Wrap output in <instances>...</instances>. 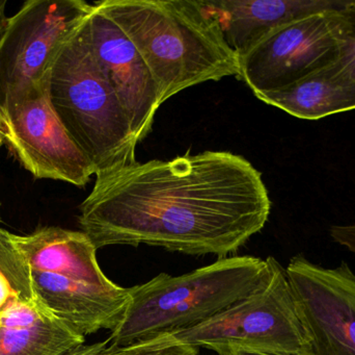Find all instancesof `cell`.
<instances>
[{
	"label": "cell",
	"instance_id": "cell-11",
	"mask_svg": "<svg viewBox=\"0 0 355 355\" xmlns=\"http://www.w3.org/2000/svg\"><path fill=\"white\" fill-rule=\"evenodd\" d=\"M35 299L44 310L79 335L114 331L130 302L128 288L100 287L52 273L31 270Z\"/></svg>",
	"mask_w": 355,
	"mask_h": 355
},
{
	"label": "cell",
	"instance_id": "cell-7",
	"mask_svg": "<svg viewBox=\"0 0 355 355\" xmlns=\"http://www.w3.org/2000/svg\"><path fill=\"white\" fill-rule=\"evenodd\" d=\"M340 10L308 15L267 33L239 58V79L258 95L287 87L338 62Z\"/></svg>",
	"mask_w": 355,
	"mask_h": 355
},
{
	"label": "cell",
	"instance_id": "cell-10",
	"mask_svg": "<svg viewBox=\"0 0 355 355\" xmlns=\"http://www.w3.org/2000/svg\"><path fill=\"white\" fill-rule=\"evenodd\" d=\"M85 33L94 58L139 143L152 131L156 112L162 104L157 85L132 42L96 4L85 22Z\"/></svg>",
	"mask_w": 355,
	"mask_h": 355
},
{
	"label": "cell",
	"instance_id": "cell-18",
	"mask_svg": "<svg viewBox=\"0 0 355 355\" xmlns=\"http://www.w3.org/2000/svg\"><path fill=\"white\" fill-rule=\"evenodd\" d=\"M200 349L190 346H171L159 349L141 350L126 346V347H114L108 346L100 355H198Z\"/></svg>",
	"mask_w": 355,
	"mask_h": 355
},
{
	"label": "cell",
	"instance_id": "cell-19",
	"mask_svg": "<svg viewBox=\"0 0 355 355\" xmlns=\"http://www.w3.org/2000/svg\"><path fill=\"white\" fill-rule=\"evenodd\" d=\"M331 239L355 254V224L334 225L331 231Z\"/></svg>",
	"mask_w": 355,
	"mask_h": 355
},
{
	"label": "cell",
	"instance_id": "cell-3",
	"mask_svg": "<svg viewBox=\"0 0 355 355\" xmlns=\"http://www.w3.org/2000/svg\"><path fill=\"white\" fill-rule=\"evenodd\" d=\"M269 273L267 258L232 256L180 276L160 273L128 288L130 302L122 322L108 337L110 346L126 347L200 324L248 297Z\"/></svg>",
	"mask_w": 355,
	"mask_h": 355
},
{
	"label": "cell",
	"instance_id": "cell-9",
	"mask_svg": "<svg viewBox=\"0 0 355 355\" xmlns=\"http://www.w3.org/2000/svg\"><path fill=\"white\" fill-rule=\"evenodd\" d=\"M285 269L310 355H355V274L349 265L325 268L298 254Z\"/></svg>",
	"mask_w": 355,
	"mask_h": 355
},
{
	"label": "cell",
	"instance_id": "cell-2",
	"mask_svg": "<svg viewBox=\"0 0 355 355\" xmlns=\"http://www.w3.org/2000/svg\"><path fill=\"white\" fill-rule=\"evenodd\" d=\"M95 4L139 50L162 104L193 85L240 76L239 58L200 0H102Z\"/></svg>",
	"mask_w": 355,
	"mask_h": 355
},
{
	"label": "cell",
	"instance_id": "cell-4",
	"mask_svg": "<svg viewBox=\"0 0 355 355\" xmlns=\"http://www.w3.org/2000/svg\"><path fill=\"white\" fill-rule=\"evenodd\" d=\"M49 89L56 115L95 175L137 162L139 143L114 90L94 58L85 23L56 58Z\"/></svg>",
	"mask_w": 355,
	"mask_h": 355
},
{
	"label": "cell",
	"instance_id": "cell-23",
	"mask_svg": "<svg viewBox=\"0 0 355 355\" xmlns=\"http://www.w3.org/2000/svg\"><path fill=\"white\" fill-rule=\"evenodd\" d=\"M0 208H1V202H0Z\"/></svg>",
	"mask_w": 355,
	"mask_h": 355
},
{
	"label": "cell",
	"instance_id": "cell-6",
	"mask_svg": "<svg viewBox=\"0 0 355 355\" xmlns=\"http://www.w3.org/2000/svg\"><path fill=\"white\" fill-rule=\"evenodd\" d=\"M94 10L85 0H29L8 17L0 37V114L49 81L62 48Z\"/></svg>",
	"mask_w": 355,
	"mask_h": 355
},
{
	"label": "cell",
	"instance_id": "cell-8",
	"mask_svg": "<svg viewBox=\"0 0 355 355\" xmlns=\"http://www.w3.org/2000/svg\"><path fill=\"white\" fill-rule=\"evenodd\" d=\"M50 79L12 110L0 114V146L35 179L85 187L95 175L56 115Z\"/></svg>",
	"mask_w": 355,
	"mask_h": 355
},
{
	"label": "cell",
	"instance_id": "cell-14",
	"mask_svg": "<svg viewBox=\"0 0 355 355\" xmlns=\"http://www.w3.org/2000/svg\"><path fill=\"white\" fill-rule=\"evenodd\" d=\"M256 97L296 118L318 120L355 110V81L338 60L287 87Z\"/></svg>",
	"mask_w": 355,
	"mask_h": 355
},
{
	"label": "cell",
	"instance_id": "cell-21",
	"mask_svg": "<svg viewBox=\"0 0 355 355\" xmlns=\"http://www.w3.org/2000/svg\"><path fill=\"white\" fill-rule=\"evenodd\" d=\"M6 6H8L6 0H0V37L3 33L8 20V17L6 16Z\"/></svg>",
	"mask_w": 355,
	"mask_h": 355
},
{
	"label": "cell",
	"instance_id": "cell-15",
	"mask_svg": "<svg viewBox=\"0 0 355 355\" xmlns=\"http://www.w3.org/2000/svg\"><path fill=\"white\" fill-rule=\"evenodd\" d=\"M85 342L37 302H20L0 316V355H66Z\"/></svg>",
	"mask_w": 355,
	"mask_h": 355
},
{
	"label": "cell",
	"instance_id": "cell-13",
	"mask_svg": "<svg viewBox=\"0 0 355 355\" xmlns=\"http://www.w3.org/2000/svg\"><path fill=\"white\" fill-rule=\"evenodd\" d=\"M10 239L33 271L100 287L114 285L100 268L98 249L83 231L45 226L29 235L10 233Z\"/></svg>",
	"mask_w": 355,
	"mask_h": 355
},
{
	"label": "cell",
	"instance_id": "cell-22",
	"mask_svg": "<svg viewBox=\"0 0 355 355\" xmlns=\"http://www.w3.org/2000/svg\"><path fill=\"white\" fill-rule=\"evenodd\" d=\"M230 355H275V354H258V352H235V354H232Z\"/></svg>",
	"mask_w": 355,
	"mask_h": 355
},
{
	"label": "cell",
	"instance_id": "cell-20",
	"mask_svg": "<svg viewBox=\"0 0 355 355\" xmlns=\"http://www.w3.org/2000/svg\"><path fill=\"white\" fill-rule=\"evenodd\" d=\"M108 346H110V341L106 340V341L97 342L91 345L80 346L66 355H100Z\"/></svg>",
	"mask_w": 355,
	"mask_h": 355
},
{
	"label": "cell",
	"instance_id": "cell-1",
	"mask_svg": "<svg viewBox=\"0 0 355 355\" xmlns=\"http://www.w3.org/2000/svg\"><path fill=\"white\" fill-rule=\"evenodd\" d=\"M270 210L268 190L252 163L207 150L96 175L78 223L97 249L148 245L223 258L260 233Z\"/></svg>",
	"mask_w": 355,
	"mask_h": 355
},
{
	"label": "cell",
	"instance_id": "cell-5",
	"mask_svg": "<svg viewBox=\"0 0 355 355\" xmlns=\"http://www.w3.org/2000/svg\"><path fill=\"white\" fill-rule=\"evenodd\" d=\"M267 261L270 267L268 279L248 297L196 327L129 346L141 350L190 346L216 355L237 352L310 355V339L286 269L272 256Z\"/></svg>",
	"mask_w": 355,
	"mask_h": 355
},
{
	"label": "cell",
	"instance_id": "cell-17",
	"mask_svg": "<svg viewBox=\"0 0 355 355\" xmlns=\"http://www.w3.org/2000/svg\"><path fill=\"white\" fill-rule=\"evenodd\" d=\"M341 19V54L339 63L355 81V0L340 10Z\"/></svg>",
	"mask_w": 355,
	"mask_h": 355
},
{
	"label": "cell",
	"instance_id": "cell-24",
	"mask_svg": "<svg viewBox=\"0 0 355 355\" xmlns=\"http://www.w3.org/2000/svg\"><path fill=\"white\" fill-rule=\"evenodd\" d=\"M214 355H216V354H214Z\"/></svg>",
	"mask_w": 355,
	"mask_h": 355
},
{
	"label": "cell",
	"instance_id": "cell-16",
	"mask_svg": "<svg viewBox=\"0 0 355 355\" xmlns=\"http://www.w3.org/2000/svg\"><path fill=\"white\" fill-rule=\"evenodd\" d=\"M31 269L0 227V316L20 302H35Z\"/></svg>",
	"mask_w": 355,
	"mask_h": 355
},
{
	"label": "cell",
	"instance_id": "cell-12",
	"mask_svg": "<svg viewBox=\"0 0 355 355\" xmlns=\"http://www.w3.org/2000/svg\"><path fill=\"white\" fill-rule=\"evenodd\" d=\"M216 21L229 47L245 56L273 29L325 10H342L349 0H200Z\"/></svg>",
	"mask_w": 355,
	"mask_h": 355
}]
</instances>
